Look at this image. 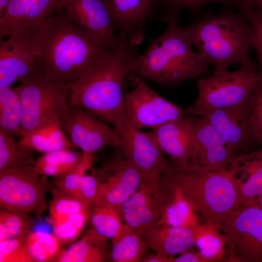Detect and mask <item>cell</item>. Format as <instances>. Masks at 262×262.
I'll return each instance as SVG.
<instances>
[{
	"instance_id": "30bf717a",
	"label": "cell",
	"mask_w": 262,
	"mask_h": 262,
	"mask_svg": "<svg viewBox=\"0 0 262 262\" xmlns=\"http://www.w3.org/2000/svg\"><path fill=\"white\" fill-rule=\"evenodd\" d=\"M173 198V190L163 176L142 180L138 189L116 208L123 222L142 234L158 223Z\"/></svg>"
},
{
	"instance_id": "4316f807",
	"label": "cell",
	"mask_w": 262,
	"mask_h": 262,
	"mask_svg": "<svg viewBox=\"0 0 262 262\" xmlns=\"http://www.w3.org/2000/svg\"><path fill=\"white\" fill-rule=\"evenodd\" d=\"M22 112L16 88L0 87V130L8 135L22 136Z\"/></svg>"
},
{
	"instance_id": "1f68e13d",
	"label": "cell",
	"mask_w": 262,
	"mask_h": 262,
	"mask_svg": "<svg viewBox=\"0 0 262 262\" xmlns=\"http://www.w3.org/2000/svg\"><path fill=\"white\" fill-rule=\"evenodd\" d=\"M170 186L173 190V199L157 224L185 228H193L198 225L196 213L182 196Z\"/></svg>"
},
{
	"instance_id": "d6986e66",
	"label": "cell",
	"mask_w": 262,
	"mask_h": 262,
	"mask_svg": "<svg viewBox=\"0 0 262 262\" xmlns=\"http://www.w3.org/2000/svg\"><path fill=\"white\" fill-rule=\"evenodd\" d=\"M64 0H11L0 17V37L37 28L62 10Z\"/></svg>"
},
{
	"instance_id": "83f0119b",
	"label": "cell",
	"mask_w": 262,
	"mask_h": 262,
	"mask_svg": "<svg viewBox=\"0 0 262 262\" xmlns=\"http://www.w3.org/2000/svg\"><path fill=\"white\" fill-rule=\"evenodd\" d=\"M83 152L63 149L44 153L35 161L34 166L45 177H58L74 168L81 161Z\"/></svg>"
},
{
	"instance_id": "ffe728a7",
	"label": "cell",
	"mask_w": 262,
	"mask_h": 262,
	"mask_svg": "<svg viewBox=\"0 0 262 262\" xmlns=\"http://www.w3.org/2000/svg\"><path fill=\"white\" fill-rule=\"evenodd\" d=\"M63 8L77 26L107 45L120 42L109 14L101 0H64Z\"/></svg>"
},
{
	"instance_id": "8fae6325",
	"label": "cell",
	"mask_w": 262,
	"mask_h": 262,
	"mask_svg": "<svg viewBox=\"0 0 262 262\" xmlns=\"http://www.w3.org/2000/svg\"><path fill=\"white\" fill-rule=\"evenodd\" d=\"M132 88L124 96L127 116L136 128L152 130L182 119L184 111L152 90L144 80L129 77Z\"/></svg>"
},
{
	"instance_id": "277c9868",
	"label": "cell",
	"mask_w": 262,
	"mask_h": 262,
	"mask_svg": "<svg viewBox=\"0 0 262 262\" xmlns=\"http://www.w3.org/2000/svg\"><path fill=\"white\" fill-rule=\"evenodd\" d=\"M183 29L204 60L213 65L214 72L251 60L248 53L253 48L254 33L246 17L239 10L236 13L225 7L217 14L207 13Z\"/></svg>"
},
{
	"instance_id": "f35d334b",
	"label": "cell",
	"mask_w": 262,
	"mask_h": 262,
	"mask_svg": "<svg viewBox=\"0 0 262 262\" xmlns=\"http://www.w3.org/2000/svg\"><path fill=\"white\" fill-rule=\"evenodd\" d=\"M237 9L246 17L253 32V48L257 54L259 68L258 73L262 81V16L248 3L244 0H236Z\"/></svg>"
},
{
	"instance_id": "3957f363",
	"label": "cell",
	"mask_w": 262,
	"mask_h": 262,
	"mask_svg": "<svg viewBox=\"0 0 262 262\" xmlns=\"http://www.w3.org/2000/svg\"><path fill=\"white\" fill-rule=\"evenodd\" d=\"M193 47L183 28L172 21L131 64L128 77L177 88L186 81L207 74L210 71L208 64Z\"/></svg>"
},
{
	"instance_id": "6da1fadb",
	"label": "cell",
	"mask_w": 262,
	"mask_h": 262,
	"mask_svg": "<svg viewBox=\"0 0 262 262\" xmlns=\"http://www.w3.org/2000/svg\"><path fill=\"white\" fill-rule=\"evenodd\" d=\"M109 47L75 24L63 9L38 27L35 39L38 69L48 79L69 87Z\"/></svg>"
},
{
	"instance_id": "44dd1931",
	"label": "cell",
	"mask_w": 262,
	"mask_h": 262,
	"mask_svg": "<svg viewBox=\"0 0 262 262\" xmlns=\"http://www.w3.org/2000/svg\"><path fill=\"white\" fill-rule=\"evenodd\" d=\"M161 148L170 158L175 170H187L193 135V116L168 123L151 131Z\"/></svg>"
},
{
	"instance_id": "e575fe53",
	"label": "cell",
	"mask_w": 262,
	"mask_h": 262,
	"mask_svg": "<svg viewBox=\"0 0 262 262\" xmlns=\"http://www.w3.org/2000/svg\"><path fill=\"white\" fill-rule=\"evenodd\" d=\"M33 220L29 213L1 208L0 241L19 237L30 230Z\"/></svg>"
},
{
	"instance_id": "cb8c5ba5",
	"label": "cell",
	"mask_w": 262,
	"mask_h": 262,
	"mask_svg": "<svg viewBox=\"0 0 262 262\" xmlns=\"http://www.w3.org/2000/svg\"><path fill=\"white\" fill-rule=\"evenodd\" d=\"M107 239L91 229L81 239L71 245L67 248L62 249L55 262H103L107 257Z\"/></svg>"
},
{
	"instance_id": "7bdbcfd3",
	"label": "cell",
	"mask_w": 262,
	"mask_h": 262,
	"mask_svg": "<svg viewBox=\"0 0 262 262\" xmlns=\"http://www.w3.org/2000/svg\"><path fill=\"white\" fill-rule=\"evenodd\" d=\"M173 262H213V261L202 256L199 252H196L191 248L174 258Z\"/></svg>"
},
{
	"instance_id": "e0dca14e",
	"label": "cell",
	"mask_w": 262,
	"mask_h": 262,
	"mask_svg": "<svg viewBox=\"0 0 262 262\" xmlns=\"http://www.w3.org/2000/svg\"><path fill=\"white\" fill-rule=\"evenodd\" d=\"M250 101L200 116L213 127L235 156L246 153L256 140L250 125Z\"/></svg>"
},
{
	"instance_id": "9a60e30c",
	"label": "cell",
	"mask_w": 262,
	"mask_h": 262,
	"mask_svg": "<svg viewBox=\"0 0 262 262\" xmlns=\"http://www.w3.org/2000/svg\"><path fill=\"white\" fill-rule=\"evenodd\" d=\"M118 152L119 155L94 174L98 189L92 205L117 207L138 189L143 179L138 170Z\"/></svg>"
},
{
	"instance_id": "60d3db41",
	"label": "cell",
	"mask_w": 262,
	"mask_h": 262,
	"mask_svg": "<svg viewBox=\"0 0 262 262\" xmlns=\"http://www.w3.org/2000/svg\"><path fill=\"white\" fill-rule=\"evenodd\" d=\"M250 121L256 140L262 142V81L260 79L250 101Z\"/></svg>"
},
{
	"instance_id": "484cf974",
	"label": "cell",
	"mask_w": 262,
	"mask_h": 262,
	"mask_svg": "<svg viewBox=\"0 0 262 262\" xmlns=\"http://www.w3.org/2000/svg\"><path fill=\"white\" fill-rule=\"evenodd\" d=\"M148 249L142 234L124 224L121 231L112 239L109 257L114 262H141Z\"/></svg>"
},
{
	"instance_id": "8992f818",
	"label": "cell",
	"mask_w": 262,
	"mask_h": 262,
	"mask_svg": "<svg viewBox=\"0 0 262 262\" xmlns=\"http://www.w3.org/2000/svg\"><path fill=\"white\" fill-rule=\"evenodd\" d=\"M260 77L252 60L233 71L216 72L197 82L196 101L184 110L191 116H202L211 111L233 107L249 101Z\"/></svg>"
},
{
	"instance_id": "52a82bcc",
	"label": "cell",
	"mask_w": 262,
	"mask_h": 262,
	"mask_svg": "<svg viewBox=\"0 0 262 262\" xmlns=\"http://www.w3.org/2000/svg\"><path fill=\"white\" fill-rule=\"evenodd\" d=\"M15 87L22 112V136L61 120L68 110L69 87L46 78L39 69L22 78Z\"/></svg>"
},
{
	"instance_id": "d4e9b609",
	"label": "cell",
	"mask_w": 262,
	"mask_h": 262,
	"mask_svg": "<svg viewBox=\"0 0 262 262\" xmlns=\"http://www.w3.org/2000/svg\"><path fill=\"white\" fill-rule=\"evenodd\" d=\"M20 141L33 151L44 153L63 149L73 150L74 147L63 131L60 121L27 133Z\"/></svg>"
},
{
	"instance_id": "5b68a950",
	"label": "cell",
	"mask_w": 262,
	"mask_h": 262,
	"mask_svg": "<svg viewBox=\"0 0 262 262\" xmlns=\"http://www.w3.org/2000/svg\"><path fill=\"white\" fill-rule=\"evenodd\" d=\"M163 177L208 225L219 229L229 214L240 207L239 182L230 170L199 172L174 169Z\"/></svg>"
},
{
	"instance_id": "9c48e42d",
	"label": "cell",
	"mask_w": 262,
	"mask_h": 262,
	"mask_svg": "<svg viewBox=\"0 0 262 262\" xmlns=\"http://www.w3.org/2000/svg\"><path fill=\"white\" fill-rule=\"evenodd\" d=\"M46 177L34 165L14 166L0 171L1 208L41 213L47 207Z\"/></svg>"
},
{
	"instance_id": "603a6c76",
	"label": "cell",
	"mask_w": 262,
	"mask_h": 262,
	"mask_svg": "<svg viewBox=\"0 0 262 262\" xmlns=\"http://www.w3.org/2000/svg\"><path fill=\"white\" fill-rule=\"evenodd\" d=\"M149 249L168 257L181 254L195 245L194 227L156 224L142 234Z\"/></svg>"
},
{
	"instance_id": "4fadbf2b",
	"label": "cell",
	"mask_w": 262,
	"mask_h": 262,
	"mask_svg": "<svg viewBox=\"0 0 262 262\" xmlns=\"http://www.w3.org/2000/svg\"><path fill=\"white\" fill-rule=\"evenodd\" d=\"M60 123L73 146L82 151L94 153L107 147L116 149L121 144L115 128L108 127L98 116L81 107L69 105L67 115Z\"/></svg>"
},
{
	"instance_id": "b9f144b4",
	"label": "cell",
	"mask_w": 262,
	"mask_h": 262,
	"mask_svg": "<svg viewBox=\"0 0 262 262\" xmlns=\"http://www.w3.org/2000/svg\"><path fill=\"white\" fill-rule=\"evenodd\" d=\"M97 181L95 175H84L76 197L91 207L97 195Z\"/></svg>"
},
{
	"instance_id": "f6af8a7d",
	"label": "cell",
	"mask_w": 262,
	"mask_h": 262,
	"mask_svg": "<svg viewBox=\"0 0 262 262\" xmlns=\"http://www.w3.org/2000/svg\"><path fill=\"white\" fill-rule=\"evenodd\" d=\"M250 5L256 11L262 16V0H244Z\"/></svg>"
},
{
	"instance_id": "f546056e",
	"label": "cell",
	"mask_w": 262,
	"mask_h": 262,
	"mask_svg": "<svg viewBox=\"0 0 262 262\" xmlns=\"http://www.w3.org/2000/svg\"><path fill=\"white\" fill-rule=\"evenodd\" d=\"M61 242L53 233L30 230L26 239V246L34 262L55 261L62 250Z\"/></svg>"
},
{
	"instance_id": "f1b7e54d",
	"label": "cell",
	"mask_w": 262,
	"mask_h": 262,
	"mask_svg": "<svg viewBox=\"0 0 262 262\" xmlns=\"http://www.w3.org/2000/svg\"><path fill=\"white\" fill-rule=\"evenodd\" d=\"M51 192L52 199L49 211V221L52 228L61 224L77 213L91 211V207L58 188L52 189Z\"/></svg>"
},
{
	"instance_id": "ac0fdd59",
	"label": "cell",
	"mask_w": 262,
	"mask_h": 262,
	"mask_svg": "<svg viewBox=\"0 0 262 262\" xmlns=\"http://www.w3.org/2000/svg\"><path fill=\"white\" fill-rule=\"evenodd\" d=\"M110 16L119 40L140 43L147 20L160 0H101Z\"/></svg>"
},
{
	"instance_id": "bcb514c9",
	"label": "cell",
	"mask_w": 262,
	"mask_h": 262,
	"mask_svg": "<svg viewBox=\"0 0 262 262\" xmlns=\"http://www.w3.org/2000/svg\"><path fill=\"white\" fill-rule=\"evenodd\" d=\"M11 0H0V17L6 12Z\"/></svg>"
},
{
	"instance_id": "ee69618b",
	"label": "cell",
	"mask_w": 262,
	"mask_h": 262,
	"mask_svg": "<svg viewBox=\"0 0 262 262\" xmlns=\"http://www.w3.org/2000/svg\"><path fill=\"white\" fill-rule=\"evenodd\" d=\"M174 257H168L156 253L146 254L141 262H173Z\"/></svg>"
},
{
	"instance_id": "d6a6232c",
	"label": "cell",
	"mask_w": 262,
	"mask_h": 262,
	"mask_svg": "<svg viewBox=\"0 0 262 262\" xmlns=\"http://www.w3.org/2000/svg\"><path fill=\"white\" fill-rule=\"evenodd\" d=\"M195 245L203 257L213 262L221 261L225 254V242L223 234L218 233V228L207 224H199L194 228Z\"/></svg>"
},
{
	"instance_id": "7dc6e473",
	"label": "cell",
	"mask_w": 262,
	"mask_h": 262,
	"mask_svg": "<svg viewBox=\"0 0 262 262\" xmlns=\"http://www.w3.org/2000/svg\"><path fill=\"white\" fill-rule=\"evenodd\" d=\"M256 201L259 204V205L262 208V195L259 196L256 199Z\"/></svg>"
},
{
	"instance_id": "8d00e7d4",
	"label": "cell",
	"mask_w": 262,
	"mask_h": 262,
	"mask_svg": "<svg viewBox=\"0 0 262 262\" xmlns=\"http://www.w3.org/2000/svg\"><path fill=\"white\" fill-rule=\"evenodd\" d=\"M83 152L82 159L74 168L56 177L55 184L57 188L75 197L82 179L91 166L93 160V153Z\"/></svg>"
},
{
	"instance_id": "d590c367",
	"label": "cell",
	"mask_w": 262,
	"mask_h": 262,
	"mask_svg": "<svg viewBox=\"0 0 262 262\" xmlns=\"http://www.w3.org/2000/svg\"><path fill=\"white\" fill-rule=\"evenodd\" d=\"M164 8V20L168 25L177 21L180 12L184 9L196 15L203 6L211 2L222 3L225 7L237 8L236 0H160Z\"/></svg>"
},
{
	"instance_id": "836d02e7",
	"label": "cell",
	"mask_w": 262,
	"mask_h": 262,
	"mask_svg": "<svg viewBox=\"0 0 262 262\" xmlns=\"http://www.w3.org/2000/svg\"><path fill=\"white\" fill-rule=\"evenodd\" d=\"M89 218L92 229L108 239L114 238L124 224L116 207L109 205H92Z\"/></svg>"
},
{
	"instance_id": "ab89813d",
	"label": "cell",
	"mask_w": 262,
	"mask_h": 262,
	"mask_svg": "<svg viewBox=\"0 0 262 262\" xmlns=\"http://www.w3.org/2000/svg\"><path fill=\"white\" fill-rule=\"evenodd\" d=\"M90 214V212H82L73 215L61 224L53 227V233L61 243H71L82 232Z\"/></svg>"
},
{
	"instance_id": "5bb4252c",
	"label": "cell",
	"mask_w": 262,
	"mask_h": 262,
	"mask_svg": "<svg viewBox=\"0 0 262 262\" xmlns=\"http://www.w3.org/2000/svg\"><path fill=\"white\" fill-rule=\"evenodd\" d=\"M193 135L186 171L206 172L230 170L235 156L216 130L202 117L193 116Z\"/></svg>"
},
{
	"instance_id": "7a4b0ae2",
	"label": "cell",
	"mask_w": 262,
	"mask_h": 262,
	"mask_svg": "<svg viewBox=\"0 0 262 262\" xmlns=\"http://www.w3.org/2000/svg\"><path fill=\"white\" fill-rule=\"evenodd\" d=\"M109 47L74 84L69 86L68 105L81 107L111 123L118 133L129 120L125 112L123 84L131 64L139 56L136 45L120 40Z\"/></svg>"
},
{
	"instance_id": "2e32d148",
	"label": "cell",
	"mask_w": 262,
	"mask_h": 262,
	"mask_svg": "<svg viewBox=\"0 0 262 262\" xmlns=\"http://www.w3.org/2000/svg\"><path fill=\"white\" fill-rule=\"evenodd\" d=\"M37 28L14 32L0 41V87H11L38 69L35 51Z\"/></svg>"
},
{
	"instance_id": "7402d4cb",
	"label": "cell",
	"mask_w": 262,
	"mask_h": 262,
	"mask_svg": "<svg viewBox=\"0 0 262 262\" xmlns=\"http://www.w3.org/2000/svg\"><path fill=\"white\" fill-rule=\"evenodd\" d=\"M230 170L239 181L240 207L255 201L262 195V148L236 155Z\"/></svg>"
},
{
	"instance_id": "7c38bea8",
	"label": "cell",
	"mask_w": 262,
	"mask_h": 262,
	"mask_svg": "<svg viewBox=\"0 0 262 262\" xmlns=\"http://www.w3.org/2000/svg\"><path fill=\"white\" fill-rule=\"evenodd\" d=\"M119 134L121 142L116 149L138 170L143 180H158L174 170L151 131L144 132L129 120Z\"/></svg>"
},
{
	"instance_id": "ba28073f",
	"label": "cell",
	"mask_w": 262,
	"mask_h": 262,
	"mask_svg": "<svg viewBox=\"0 0 262 262\" xmlns=\"http://www.w3.org/2000/svg\"><path fill=\"white\" fill-rule=\"evenodd\" d=\"M219 229L228 262H262V208L256 200L232 211Z\"/></svg>"
},
{
	"instance_id": "74e56055",
	"label": "cell",
	"mask_w": 262,
	"mask_h": 262,
	"mask_svg": "<svg viewBox=\"0 0 262 262\" xmlns=\"http://www.w3.org/2000/svg\"><path fill=\"white\" fill-rule=\"evenodd\" d=\"M30 231L19 237L0 241V262H34L26 246Z\"/></svg>"
},
{
	"instance_id": "4dcf8cb0",
	"label": "cell",
	"mask_w": 262,
	"mask_h": 262,
	"mask_svg": "<svg viewBox=\"0 0 262 262\" xmlns=\"http://www.w3.org/2000/svg\"><path fill=\"white\" fill-rule=\"evenodd\" d=\"M33 151L0 130V171L14 166L34 165Z\"/></svg>"
}]
</instances>
